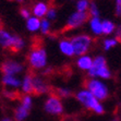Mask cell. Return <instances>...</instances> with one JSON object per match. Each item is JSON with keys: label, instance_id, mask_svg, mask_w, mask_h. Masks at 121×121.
<instances>
[{"label": "cell", "instance_id": "obj_1", "mask_svg": "<svg viewBox=\"0 0 121 121\" xmlns=\"http://www.w3.org/2000/svg\"><path fill=\"white\" fill-rule=\"evenodd\" d=\"M28 65L31 70H39L46 65L47 63V54L45 48L43 47L42 40H38V43L33 42L32 48L30 52L26 56Z\"/></svg>", "mask_w": 121, "mask_h": 121}, {"label": "cell", "instance_id": "obj_2", "mask_svg": "<svg viewBox=\"0 0 121 121\" xmlns=\"http://www.w3.org/2000/svg\"><path fill=\"white\" fill-rule=\"evenodd\" d=\"M84 87L87 88L92 95L95 97L97 100H106L108 98V88L104 83L95 79H85L83 82Z\"/></svg>", "mask_w": 121, "mask_h": 121}, {"label": "cell", "instance_id": "obj_3", "mask_svg": "<svg viewBox=\"0 0 121 121\" xmlns=\"http://www.w3.org/2000/svg\"><path fill=\"white\" fill-rule=\"evenodd\" d=\"M75 97L87 110H92L97 115L104 113V107L99 104V101L88 91H81L76 94Z\"/></svg>", "mask_w": 121, "mask_h": 121}, {"label": "cell", "instance_id": "obj_4", "mask_svg": "<svg viewBox=\"0 0 121 121\" xmlns=\"http://www.w3.org/2000/svg\"><path fill=\"white\" fill-rule=\"evenodd\" d=\"M70 42L72 44V47H73L74 55L84 56L88 51V49H90L93 39H92V37L90 35L82 34V35H78V36L72 37L70 39Z\"/></svg>", "mask_w": 121, "mask_h": 121}, {"label": "cell", "instance_id": "obj_5", "mask_svg": "<svg viewBox=\"0 0 121 121\" xmlns=\"http://www.w3.org/2000/svg\"><path fill=\"white\" fill-rule=\"evenodd\" d=\"M91 17L90 13L87 11L86 12H79L76 11L75 13H73L69 17L67 24L65 25V27L62 28L61 33H67V32H70L72 30H75V28L82 26L84 23H86L88 21V19Z\"/></svg>", "mask_w": 121, "mask_h": 121}, {"label": "cell", "instance_id": "obj_6", "mask_svg": "<svg viewBox=\"0 0 121 121\" xmlns=\"http://www.w3.org/2000/svg\"><path fill=\"white\" fill-rule=\"evenodd\" d=\"M44 109L49 115L61 116L63 113V106L61 104V100L59 97H57L56 95H52V94H50V96L45 101Z\"/></svg>", "mask_w": 121, "mask_h": 121}, {"label": "cell", "instance_id": "obj_7", "mask_svg": "<svg viewBox=\"0 0 121 121\" xmlns=\"http://www.w3.org/2000/svg\"><path fill=\"white\" fill-rule=\"evenodd\" d=\"M32 85H33V95L40 96L43 94H49L51 85H49L42 76L36 75L32 72Z\"/></svg>", "mask_w": 121, "mask_h": 121}, {"label": "cell", "instance_id": "obj_8", "mask_svg": "<svg viewBox=\"0 0 121 121\" xmlns=\"http://www.w3.org/2000/svg\"><path fill=\"white\" fill-rule=\"evenodd\" d=\"M23 70V65L21 63L13 60H6L0 65V72L3 75H11L13 76L14 74L20 73Z\"/></svg>", "mask_w": 121, "mask_h": 121}, {"label": "cell", "instance_id": "obj_9", "mask_svg": "<svg viewBox=\"0 0 121 121\" xmlns=\"http://www.w3.org/2000/svg\"><path fill=\"white\" fill-rule=\"evenodd\" d=\"M107 65V61L103 56H98L96 57L95 59L93 60V63H92V67L90 68L88 70V75L91 78H94V76L97 75V72L100 70L101 68H104Z\"/></svg>", "mask_w": 121, "mask_h": 121}, {"label": "cell", "instance_id": "obj_10", "mask_svg": "<svg viewBox=\"0 0 121 121\" xmlns=\"http://www.w3.org/2000/svg\"><path fill=\"white\" fill-rule=\"evenodd\" d=\"M11 45H12V35H10L3 28H0V46L4 50L10 51Z\"/></svg>", "mask_w": 121, "mask_h": 121}, {"label": "cell", "instance_id": "obj_11", "mask_svg": "<svg viewBox=\"0 0 121 121\" xmlns=\"http://www.w3.org/2000/svg\"><path fill=\"white\" fill-rule=\"evenodd\" d=\"M24 47V40L21 38L20 36H17V35H13L12 36V45L10 48V51L11 54H17L20 52L21 50Z\"/></svg>", "mask_w": 121, "mask_h": 121}, {"label": "cell", "instance_id": "obj_12", "mask_svg": "<svg viewBox=\"0 0 121 121\" xmlns=\"http://www.w3.org/2000/svg\"><path fill=\"white\" fill-rule=\"evenodd\" d=\"M59 47L60 50H61L62 54H65L68 57H72L74 56V50L73 47H72V44H71L70 39H62L59 43Z\"/></svg>", "mask_w": 121, "mask_h": 121}, {"label": "cell", "instance_id": "obj_13", "mask_svg": "<svg viewBox=\"0 0 121 121\" xmlns=\"http://www.w3.org/2000/svg\"><path fill=\"white\" fill-rule=\"evenodd\" d=\"M48 9H49V4L44 2H38L33 7V13L35 17L39 19V17H43L44 15L47 14Z\"/></svg>", "mask_w": 121, "mask_h": 121}, {"label": "cell", "instance_id": "obj_14", "mask_svg": "<svg viewBox=\"0 0 121 121\" xmlns=\"http://www.w3.org/2000/svg\"><path fill=\"white\" fill-rule=\"evenodd\" d=\"M50 94L56 95L57 97H59L60 99L61 98H69V97H71V96L73 95V93H72L70 90H68V88L54 87V86H51V90H50L49 95H50Z\"/></svg>", "mask_w": 121, "mask_h": 121}, {"label": "cell", "instance_id": "obj_15", "mask_svg": "<svg viewBox=\"0 0 121 121\" xmlns=\"http://www.w3.org/2000/svg\"><path fill=\"white\" fill-rule=\"evenodd\" d=\"M22 91L25 95H33V85H32V72L24 76L22 83Z\"/></svg>", "mask_w": 121, "mask_h": 121}, {"label": "cell", "instance_id": "obj_16", "mask_svg": "<svg viewBox=\"0 0 121 121\" xmlns=\"http://www.w3.org/2000/svg\"><path fill=\"white\" fill-rule=\"evenodd\" d=\"M2 96L6 97L7 99H10V100H21L23 94L15 90H7V88H3Z\"/></svg>", "mask_w": 121, "mask_h": 121}, {"label": "cell", "instance_id": "obj_17", "mask_svg": "<svg viewBox=\"0 0 121 121\" xmlns=\"http://www.w3.org/2000/svg\"><path fill=\"white\" fill-rule=\"evenodd\" d=\"M92 63H93V60L88 56H81L76 61V65L81 70H87V71L92 67Z\"/></svg>", "mask_w": 121, "mask_h": 121}, {"label": "cell", "instance_id": "obj_18", "mask_svg": "<svg viewBox=\"0 0 121 121\" xmlns=\"http://www.w3.org/2000/svg\"><path fill=\"white\" fill-rule=\"evenodd\" d=\"M28 113H30V110L24 108L22 105L17 106L14 109V121H24V119L28 116Z\"/></svg>", "mask_w": 121, "mask_h": 121}, {"label": "cell", "instance_id": "obj_19", "mask_svg": "<svg viewBox=\"0 0 121 121\" xmlns=\"http://www.w3.org/2000/svg\"><path fill=\"white\" fill-rule=\"evenodd\" d=\"M2 84L3 86H11V87L15 88L20 86V81L11 75H3L2 78Z\"/></svg>", "mask_w": 121, "mask_h": 121}, {"label": "cell", "instance_id": "obj_20", "mask_svg": "<svg viewBox=\"0 0 121 121\" xmlns=\"http://www.w3.org/2000/svg\"><path fill=\"white\" fill-rule=\"evenodd\" d=\"M26 27H27L28 31L31 32H35L37 30L40 28V21L38 17H30L27 19V22H26Z\"/></svg>", "mask_w": 121, "mask_h": 121}, {"label": "cell", "instance_id": "obj_21", "mask_svg": "<svg viewBox=\"0 0 121 121\" xmlns=\"http://www.w3.org/2000/svg\"><path fill=\"white\" fill-rule=\"evenodd\" d=\"M91 28H92V31L96 35H101L103 34V31H101V22L99 20V17H93L91 20Z\"/></svg>", "mask_w": 121, "mask_h": 121}, {"label": "cell", "instance_id": "obj_22", "mask_svg": "<svg viewBox=\"0 0 121 121\" xmlns=\"http://www.w3.org/2000/svg\"><path fill=\"white\" fill-rule=\"evenodd\" d=\"M101 31H103V34H111L113 31H115V24L110 21L106 20L101 22Z\"/></svg>", "mask_w": 121, "mask_h": 121}, {"label": "cell", "instance_id": "obj_23", "mask_svg": "<svg viewBox=\"0 0 121 121\" xmlns=\"http://www.w3.org/2000/svg\"><path fill=\"white\" fill-rule=\"evenodd\" d=\"M21 105H22L24 108H26L27 110H31L32 108V98L30 95H25V94H23L22 98H21Z\"/></svg>", "mask_w": 121, "mask_h": 121}, {"label": "cell", "instance_id": "obj_24", "mask_svg": "<svg viewBox=\"0 0 121 121\" xmlns=\"http://www.w3.org/2000/svg\"><path fill=\"white\" fill-rule=\"evenodd\" d=\"M40 30H42V34L44 35H50V24L47 19L40 22Z\"/></svg>", "mask_w": 121, "mask_h": 121}, {"label": "cell", "instance_id": "obj_25", "mask_svg": "<svg viewBox=\"0 0 121 121\" xmlns=\"http://www.w3.org/2000/svg\"><path fill=\"white\" fill-rule=\"evenodd\" d=\"M76 8L79 12H86L88 10V2L87 0H79L76 3Z\"/></svg>", "mask_w": 121, "mask_h": 121}, {"label": "cell", "instance_id": "obj_26", "mask_svg": "<svg viewBox=\"0 0 121 121\" xmlns=\"http://www.w3.org/2000/svg\"><path fill=\"white\" fill-rule=\"evenodd\" d=\"M96 76H100V78H103V79H110V76H111V73H110L109 69H108V67L106 65V67L101 68L100 70L97 72V75Z\"/></svg>", "mask_w": 121, "mask_h": 121}, {"label": "cell", "instance_id": "obj_27", "mask_svg": "<svg viewBox=\"0 0 121 121\" xmlns=\"http://www.w3.org/2000/svg\"><path fill=\"white\" fill-rule=\"evenodd\" d=\"M90 10H88V13H90L91 17H99V12H98V9H97V7H96L95 3H91V7Z\"/></svg>", "mask_w": 121, "mask_h": 121}, {"label": "cell", "instance_id": "obj_28", "mask_svg": "<svg viewBox=\"0 0 121 121\" xmlns=\"http://www.w3.org/2000/svg\"><path fill=\"white\" fill-rule=\"evenodd\" d=\"M117 40L116 39H106L104 42V49L105 50H109L110 48L115 47L116 45H117Z\"/></svg>", "mask_w": 121, "mask_h": 121}, {"label": "cell", "instance_id": "obj_29", "mask_svg": "<svg viewBox=\"0 0 121 121\" xmlns=\"http://www.w3.org/2000/svg\"><path fill=\"white\" fill-rule=\"evenodd\" d=\"M50 20H54L55 17H56V8L52 6H49V9H48L47 11V14H46Z\"/></svg>", "mask_w": 121, "mask_h": 121}, {"label": "cell", "instance_id": "obj_30", "mask_svg": "<svg viewBox=\"0 0 121 121\" xmlns=\"http://www.w3.org/2000/svg\"><path fill=\"white\" fill-rule=\"evenodd\" d=\"M20 14L22 15V17H24V19H30V15H31V13H30V11H28L26 8H22L20 10Z\"/></svg>", "mask_w": 121, "mask_h": 121}, {"label": "cell", "instance_id": "obj_31", "mask_svg": "<svg viewBox=\"0 0 121 121\" xmlns=\"http://www.w3.org/2000/svg\"><path fill=\"white\" fill-rule=\"evenodd\" d=\"M116 40L121 43V26L117 27V31H116Z\"/></svg>", "mask_w": 121, "mask_h": 121}, {"label": "cell", "instance_id": "obj_32", "mask_svg": "<svg viewBox=\"0 0 121 121\" xmlns=\"http://www.w3.org/2000/svg\"><path fill=\"white\" fill-rule=\"evenodd\" d=\"M116 14L121 15V0H117V8H116Z\"/></svg>", "mask_w": 121, "mask_h": 121}, {"label": "cell", "instance_id": "obj_33", "mask_svg": "<svg viewBox=\"0 0 121 121\" xmlns=\"http://www.w3.org/2000/svg\"><path fill=\"white\" fill-rule=\"evenodd\" d=\"M1 121H13V120H12V119H10V118H3Z\"/></svg>", "mask_w": 121, "mask_h": 121}, {"label": "cell", "instance_id": "obj_34", "mask_svg": "<svg viewBox=\"0 0 121 121\" xmlns=\"http://www.w3.org/2000/svg\"><path fill=\"white\" fill-rule=\"evenodd\" d=\"M0 28H2V20H1V17H0Z\"/></svg>", "mask_w": 121, "mask_h": 121}, {"label": "cell", "instance_id": "obj_35", "mask_svg": "<svg viewBox=\"0 0 121 121\" xmlns=\"http://www.w3.org/2000/svg\"><path fill=\"white\" fill-rule=\"evenodd\" d=\"M17 1H19V2H23V1H24V0H17Z\"/></svg>", "mask_w": 121, "mask_h": 121}, {"label": "cell", "instance_id": "obj_36", "mask_svg": "<svg viewBox=\"0 0 121 121\" xmlns=\"http://www.w3.org/2000/svg\"><path fill=\"white\" fill-rule=\"evenodd\" d=\"M112 121H119V120H117V119H116V120H112Z\"/></svg>", "mask_w": 121, "mask_h": 121}, {"label": "cell", "instance_id": "obj_37", "mask_svg": "<svg viewBox=\"0 0 121 121\" xmlns=\"http://www.w3.org/2000/svg\"><path fill=\"white\" fill-rule=\"evenodd\" d=\"M9 1H12V0H9Z\"/></svg>", "mask_w": 121, "mask_h": 121}]
</instances>
